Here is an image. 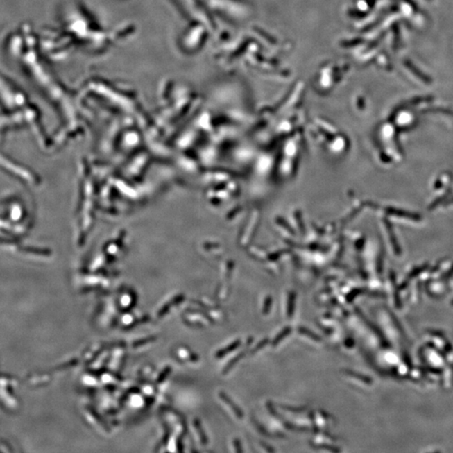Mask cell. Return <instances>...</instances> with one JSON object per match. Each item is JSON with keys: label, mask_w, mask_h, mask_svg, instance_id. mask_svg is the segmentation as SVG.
Returning a JSON list of instances; mask_svg holds the SVG:
<instances>
[{"label": "cell", "mask_w": 453, "mask_h": 453, "mask_svg": "<svg viewBox=\"0 0 453 453\" xmlns=\"http://www.w3.org/2000/svg\"><path fill=\"white\" fill-rule=\"evenodd\" d=\"M404 65L410 70L413 74L416 76V78L422 80L425 83H431V79L428 77L427 75L424 74L423 72L420 71L418 67H416L414 64L411 62L406 61L404 62Z\"/></svg>", "instance_id": "1"}, {"label": "cell", "mask_w": 453, "mask_h": 453, "mask_svg": "<svg viewBox=\"0 0 453 453\" xmlns=\"http://www.w3.org/2000/svg\"><path fill=\"white\" fill-rule=\"evenodd\" d=\"M220 398H221L224 402H225L232 409V411L234 412V414L237 416L239 418H243V413L241 409H240L237 404H236L232 400L228 397L225 393H220Z\"/></svg>", "instance_id": "2"}, {"label": "cell", "mask_w": 453, "mask_h": 453, "mask_svg": "<svg viewBox=\"0 0 453 453\" xmlns=\"http://www.w3.org/2000/svg\"><path fill=\"white\" fill-rule=\"evenodd\" d=\"M240 345V340L236 341L234 343L230 344V345H228V347L223 348V350H220L218 352V354H216V357L218 358H222V357L227 355L228 354H230V352L234 351Z\"/></svg>", "instance_id": "3"}, {"label": "cell", "mask_w": 453, "mask_h": 453, "mask_svg": "<svg viewBox=\"0 0 453 453\" xmlns=\"http://www.w3.org/2000/svg\"><path fill=\"white\" fill-rule=\"evenodd\" d=\"M291 327H286L284 330L280 332V334L277 336H276V338L273 341V343H272V345L275 347L279 344L284 339L287 338V336L291 334Z\"/></svg>", "instance_id": "4"}, {"label": "cell", "mask_w": 453, "mask_h": 453, "mask_svg": "<svg viewBox=\"0 0 453 453\" xmlns=\"http://www.w3.org/2000/svg\"><path fill=\"white\" fill-rule=\"evenodd\" d=\"M300 334L309 336L312 340L316 341V342H320V338L318 335L315 334L314 332L307 330L306 327H300L298 330Z\"/></svg>", "instance_id": "5"}, {"label": "cell", "mask_w": 453, "mask_h": 453, "mask_svg": "<svg viewBox=\"0 0 453 453\" xmlns=\"http://www.w3.org/2000/svg\"><path fill=\"white\" fill-rule=\"evenodd\" d=\"M295 304H296V296L295 295H291L290 298L288 300V308H287V314L289 318L293 316L295 311Z\"/></svg>", "instance_id": "6"}, {"label": "cell", "mask_w": 453, "mask_h": 453, "mask_svg": "<svg viewBox=\"0 0 453 453\" xmlns=\"http://www.w3.org/2000/svg\"><path fill=\"white\" fill-rule=\"evenodd\" d=\"M195 426H196V430H198V431L199 433L200 438H201L202 443L203 444H207V436L203 433L201 425H200L199 422H196Z\"/></svg>", "instance_id": "7"}, {"label": "cell", "mask_w": 453, "mask_h": 453, "mask_svg": "<svg viewBox=\"0 0 453 453\" xmlns=\"http://www.w3.org/2000/svg\"><path fill=\"white\" fill-rule=\"evenodd\" d=\"M272 302H273V300H272L271 298H268L266 300V302H264V306L263 309L264 314H268V311H270L271 310Z\"/></svg>", "instance_id": "8"}, {"label": "cell", "mask_w": 453, "mask_h": 453, "mask_svg": "<svg viewBox=\"0 0 453 453\" xmlns=\"http://www.w3.org/2000/svg\"><path fill=\"white\" fill-rule=\"evenodd\" d=\"M268 343V339H264L262 342H260L259 344H258L257 347L255 348L254 350H253V354L254 352H257L259 350H262V348L266 345V343Z\"/></svg>", "instance_id": "9"}, {"label": "cell", "mask_w": 453, "mask_h": 453, "mask_svg": "<svg viewBox=\"0 0 453 453\" xmlns=\"http://www.w3.org/2000/svg\"><path fill=\"white\" fill-rule=\"evenodd\" d=\"M234 444H235V446H236L235 447L236 450H237V452H242L241 443H240L239 440L236 439L234 441Z\"/></svg>", "instance_id": "10"}]
</instances>
